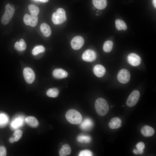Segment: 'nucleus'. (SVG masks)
<instances>
[{"label":"nucleus","mask_w":156,"mask_h":156,"mask_svg":"<svg viewBox=\"0 0 156 156\" xmlns=\"http://www.w3.org/2000/svg\"><path fill=\"white\" fill-rule=\"evenodd\" d=\"M95 107L97 113L100 116H104L109 110V105L104 99L99 98L97 99L95 103Z\"/></svg>","instance_id":"obj_1"},{"label":"nucleus","mask_w":156,"mask_h":156,"mask_svg":"<svg viewBox=\"0 0 156 156\" xmlns=\"http://www.w3.org/2000/svg\"><path fill=\"white\" fill-rule=\"evenodd\" d=\"M65 116L68 122L74 125L79 124L82 119L81 114L78 111L74 109L68 110Z\"/></svg>","instance_id":"obj_2"},{"label":"nucleus","mask_w":156,"mask_h":156,"mask_svg":"<svg viewBox=\"0 0 156 156\" xmlns=\"http://www.w3.org/2000/svg\"><path fill=\"white\" fill-rule=\"evenodd\" d=\"M52 20L55 25L62 24L66 20V12L62 8H58L52 16Z\"/></svg>","instance_id":"obj_3"},{"label":"nucleus","mask_w":156,"mask_h":156,"mask_svg":"<svg viewBox=\"0 0 156 156\" xmlns=\"http://www.w3.org/2000/svg\"><path fill=\"white\" fill-rule=\"evenodd\" d=\"M15 9L14 6L8 3L5 6V10L2 16L1 21L3 25L7 24L11 20L14 13Z\"/></svg>","instance_id":"obj_4"},{"label":"nucleus","mask_w":156,"mask_h":156,"mask_svg":"<svg viewBox=\"0 0 156 156\" xmlns=\"http://www.w3.org/2000/svg\"><path fill=\"white\" fill-rule=\"evenodd\" d=\"M140 94L138 91L135 90L130 94L126 101V104L130 107H133L137 103L140 97Z\"/></svg>","instance_id":"obj_5"},{"label":"nucleus","mask_w":156,"mask_h":156,"mask_svg":"<svg viewBox=\"0 0 156 156\" xmlns=\"http://www.w3.org/2000/svg\"><path fill=\"white\" fill-rule=\"evenodd\" d=\"M23 75L26 82L29 84L32 83L35 79V75L33 70L29 67H26L23 70Z\"/></svg>","instance_id":"obj_6"},{"label":"nucleus","mask_w":156,"mask_h":156,"mask_svg":"<svg viewBox=\"0 0 156 156\" xmlns=\"http://www.w3.org/2000/svg\"><path fill=\"white\" fill-rule=\"evenodd\" d=\"M130 75L129 71L126 69H122L119 72L117 75L118 81L121 83L125 84L128 83L130 79Z\"/></svg>","instance_id":"obj_7"},{"label":"nucleus","mask_w":156,"mask_h":156,"mask_svg":"<svg viewBox=\"0 0 156 156\" xmlns=\"http://www.w3.org/2000/svg\"><path fill=\"white\" fill-rule=\"evenodd\" d=\"M84 42L83 38L80 36H77L74 37L71 41V45L72 48L75 50L81 49Z\"/></svg>","instance_id":"obj_8"},{"label":"nucleus","mask_w":156,"mask_h":156,"mask_svg":"<svg viewBox=\"0 0 156 156\" xmlns=\"http://www.w3.org/2000/svg\"><path fill=\"white\" fill-rule=\"evenodd\" d=\"M96 57V52L91 49L87 50L83 53L82 56V59L88 62L93 61L95 60Z\"/></svg>","instance_id":"obj_9"},{"label":"nucleus","mask_w":156,"mask_h":156,"mask_svg":"<svg viewBox=\"0 0 156 156\" xmlns=\"http://www.w3.org/2000/svg\"><path fill=\"white\" fill-rule=\"evenodd\" d=\"M129 63L133 66H137L139 65L141 62V58L137 54L132 53L129 54L127 57Z\"/></svg>","instance_id":"obj_10"},{"label":"nucleus","mask_w":156,"mask_h":156,"mask_svg":"<svg viewBox=\"0 0 156 156\" xmlns=\"http://www.w3.org/2000/svg\"><path fill=\"white\" fill-rule=\"evenodd\" d=\"M80 127L84 131H88L91 129L94 125V123L90 118H86L80 123Z\"/></svg>","instance_id":"obj_11"},{"label":"nucleus","mask_w":156,"mask_h":156,"mask_svg":"<svg viewBox=\"0 0 156 156\" xmlns=\"http://www.w3.org/2000/svg\"><path fill=\"white\" fill-rule=\"evenodd\" d=\"M122 123V120L120 118L117 117H114L111 120L108 125L112 129H116L121 127Z\"/></svg>","instance_id":"obj_12"},{"label":"nucleus","mask_w":156,"mask_h":156,"mask_svg":"<svg viewBox=\"0 0 156 156\" xmlns=\"http://www.w3.org/2000/svg\"><path fill=\"white\" fill-rule=\"evenodd\" d=\"M141 132L142 134L146 137H149L153 136L155 133L153 128L148 125H145L141 129Z\"/></svg>","instance_id":"obj_13"},{"label":"nucleus","mask_w":156,"mask_h":156,"mask_svg":"<svg viewBox=\"0 0 156 156\" xmlns=\"http://www.w3.org/2000/svg\"><path fill=\"white\" fill-rule=\"evenodd\" d=\"M93 72L94 75L98 77H101L105 74V69L104 67L100 64L96 65L93 68Z\"/></svg>","instance_id":"obj_14"},{"label":"nucleus","mask_w":156,"mask_h":156,"mask_svg":"<svg viewBox=\"0 0 156 156\" xmlns=\"http://www.w3.org/2000/svg\"><path fill=\"white\" fill-rule=\"evenodd\" d=\"M53 76L58 79L65 78L68 76V73L65 70L61 68L56 69L53 71Z\"/></svg>","instance_id":"obj_15"},{"label":"nucleus","mask_w":156,"mask_h":156,"mask_svg":"<svg viewBox=\"0 0 156 156\" xmlns=\"http://www.w3.org/2000/svg\"><path fill=\"white\" fill-rule=\"evenodd\" d=\"M40 29L43 35L46 37L49 36L51 34V31L50 27L46 23H42L41 25Z\"/></svg>","instance_id":"obj_16"},{"label":"nucleus","mask_w":156,"mask_h":156,"mask_svg":"<svg viewBox=\"0 0 156 156\" xmlns=\"http://www.w3.org/2000/svg\"><path fill=\"white\" fill-rule=\"evenodd\" d=\"M92 3L96 8L100 10L105 9L107 5V0H92Z\"/></svg>","instance_id":"obj_17"},{"label":"nucleus","mask_w":156,"mask_h":156,"mask_svg":"<svg viewBox=\"0 0 156 156\" xmlns=\"http://www.w3.org/2000/svg\"><path fill=\"white\" fill-rule=\"evenodd\" d=\"M71 153V149L67 144L63 145L59 151V155L60 156H65L69 155Z\"/></svg>","instance_id":"obj_18"},{"label":"nucleus","mask_w":156,"mask_h":156,"mask_svg":"<svg viewBox=\"0 0 156 156\" xmlns=\"http://www.w3.org/2000/svg\"><path fill=\"white\" fill-rule=\"evenodd\" d=\"M115 26L118 30H125L127 28L125 23L123 21L120 19H117L115 21Z\"/></svg>","instance_id":"obj_19"},{"label":"nucleus","mask_w":156,"mask_h":156,"mask_svg":"<svg viewBox=\"0 0 156 156\" xmlns=\"http://www.w3.org/2000/svg\"><path fill=\"white\" fill-rule=\"evenodd\" d=\"M25 120L27 124L32 127H36L38 125L37 120L33 117H28L26 118Z\"/></svg>","instance_id":"obj_20"},{"label":"nucleus","mask_w":156,"mask_h":156,"mask_svg":"<svg viewBox=\"0 0 156 156\" xmlns=\"http://www.w3.org/2000/svg\"><path fill=\"white\" fill-rule=\"evenodd\" d=\"M77 139L79 142L84 143H90L91 141V138L90 136L85 135L78 136Z\"/></svg>","instance_id":"obj_21"},{"label":"nucleus","mask_w":156,"mask_h":156,"mask_svg":"<svg viewBox=\"0 0 156 156\" xmlns=\"http://www.w3.org/2000/svg\"><path fill=\"white\" fill-rule=\"evenodd\" d=\"M113 45V43L112 41L110 40L106 41L103 45V51L107 53L110 52L112 49Z\"/></svg>","instance_id":"obj_22"},{"label":"nucleus","mask_w":156,"mask_h":156,"mask_svg":"<svg viewBox=\"0 0 156 156\" xmlns=\"http://www.w3.org/2000/svg\"><path fill=\"white\" fill-rule=\"evenodd\" d=\"M59 93L58 90L56 88H53L48 89L46 92L47 95L49 97L55 98L57 96Z\"/></svg>","instance_id":"obj_23"},{"label":"nucleus","mask_w":156,"mask_h":156,"mask_svg":"<svg viewBox=\"0 0 156 156\" xmlns=\"http://www.w3.org/2000/svg\"><path fill=\"white\" fill-rule=\"evenodd\" d=\"M22 135V131L19 130H17L14 133V138H11L9 140L11 143L18 141L21 138Z\"/></svg>","instance_id":"obj_24"},{"label":"nucleus","mask_w":156,"mask_h":156,"mask_svg":"<svg viewBox=\"0 0 156 156\" xmlns=\"http://www.w3.org/2000/svg\"><path fill=\"white\" fill-rule=\"evenodd\" d=\"M28 8L31 14L38 15L39 12V9L36 5L31 4L28 6Z\"/></svg>","instance_id":"obj_25"},{"label":"nucleus","mask_w":156,"mask_h":156,"mask_svg":"<svg viewBox=\"0 0 156 156\" xmlns=\"http://www.w3.org/2000/svg\"><path fill=\"white\" fill-rule=\"evenodd\" d=\"M44 47L42 45L37 46L35 47L32 50V53L34 55H36L42 53L45 51Z\"/></svg>","instance_id":"obj_26"},{"label":"nucleus","mask_w":156,"mask_h":156,"mask_svg":"<svg viewBox=\"0 0 156 156\" xmlns=\"http://www.w3.org/2000/svg\"><path fill=\"white\" fill-rule=\"evenodd\" d=\"M8 120L7 115L3 114H0V127L5 126L7 124Z\"/></svg>","instance_id":"obj_27"},{"label":"nucleus","mask_w":156,"mask_h":156,"mask_svg":"<svg viewBox=\"0 0 156 156\" xmlns=\"http://www.w3.org/2000/svg\"><path fill=\"white\" fill-rule=\"evenodd\" d=\"M23 122V120L21 118H16L12 122L11 126L12 128H17L21 126Z\"/></svg>","instance_id":"obj_28"},{"label":"nucleus","mask_w":156,"mask_h":156,"mask_svg":"<svg viewBox=\"0 0 156 156\" xmlns=\"http://www.w3.org/2000/svg\"><path fill=\"white\" fill-rule=\"evenodd\" d=\"M29 25L30 26L34 27L36 26L38 22V15L31 14Z\"/></svg>","instance_id":"obj_29"},{"label":"nucleus","mask_w":156,"mask_h":156,"mask_svg":"<svg viewBox=\"0 0 156 156\" xmlns=\"http://www.w3.org/2000/svg\"><path fill=\"white\" fill-rule=\"evenodd\" d=\"M138 151V153L140 154H142L144 153V149L145 147L144 143L142 142H138L136 145Z\"/></svg>","instance_id":"obj_30"},{"label":"nucleus","mask_w":156,"mask_h":156,"mask_svg":"<svg viewBox=\"0 0 156 156\" xmlns=\"http://www.w3.org/2000/svg\"><path fill=\"white\" fill-rule=\"evenodd\" d=\"M78 155L79 156H92L93 155V154L90 150H85L81 151Z\"/></svg>","instance_id":"obj_31"},{"label":"nucleus","mask_w":156,"mask_h":156,"mask_svg":"<svg viewBox=\"0 0 156 156\" xmlns=\"http://www.w3.org/2000/svg\"><path fill=\"white\" fill-rule=\"evenodd\" d=\"M30 20V15L28 14H25L23 17V21L27 25H29Z\"/></svg>","instance_id":"obj_32"},{"label":"nucleus","mask_w":156,"mask_h":156,"mask_svg":"<svg viewBox=\"0 0 156 156\" xmlns=\"http://www.w3.org/2000/svg\"><path fill=\"white\" fill-rule=\"evenodd\" d=\"M6 150L3 146H0V156H5L6 155Z\"/></svg>","instance_id":"obj_33"},{"label":"nucleus","mask_w":156,"mask_h":156,"mask_svg":"<svg viewBox=\"0 0 156 156\" xmlns=\"http://www.w3.org/2000/svg\"><path fill=\"white\" fill-rule=\"evenodd\" d=\"M19 44L23 51L25 50L26 48V44L24 40L21 39L20 41Z\"/></svg>","instance_id":"obj_34"},{"label":"nucleus","mask_w":156,"mask_h":156,"mask_svg":"<svg viewBox=\"0 0 156 156\" xmlns=\"http://www.w3.org/2000/svg\"><path fill=\"white\" fill-rule=\"evenodd\" d=\"M14 47L16 50L19 51H23V50L20 45L19 42H17L15 43Z\"/></svg>","instance_id":"obj_35"},{"label":"nucleus","mask_w":156,"mask_h":156,"mask_svg":"<svg viewBox=\"0 0 156 156\" xmlns=\"http://www.w3.org/2000/svg\"><path fill=\"white\" fill-rule=\"evenodd\" d=\"M133 153L135 155H137L138 154V151L137 150L134 149L133 151Z\"/></svg>","instance_id":"obj_36"},{"label":"nucleus","mask_w":156,"mask_h":156,"mask_svg":"<svg viewBox=\"0 0 156 156\" xmlns=\"http://www.w3.org/2000/svg\"><path fill=\"white\" fill-rule=\"evenodd\" d=\"M36 0V1L39 0L40 1H41V2L42 3H43L47 2L49 1V0Z\"/></svg>","instance_id":"obj_37"},{"label":"nucleus","mask_w":156,"mask_h":156,"mask_svg":"<svg viewBox=\"0 0 156 156\" xmlns=\"http://www.w3.org/2000/svg\"><path fill=\"white\" fill-rule=\"evenodd\" d=\"M156 0H153V5L154 6V7L156 8Z\"/></svg>","instance_id":"obj_38"},{"label":"nucleus","mask_w":156,"mask_h":156,"mask_svg":"<svg viewBox=\"0 0 156 156\" xmlns=\"http://www.w3.org/2000/svg\"><path fill=\"white\" fill-rule=\"evenodd\" d=\"M111 107H112V106H111Z\"/></svg>","instance_id":"obj_39"}]
</instances>
